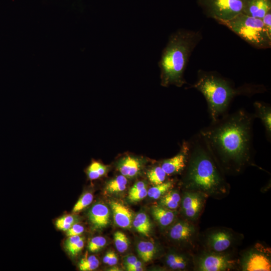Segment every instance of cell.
I'll return each mask as SVG.
<instances>
[{
	"mask_svg": "<svg viewBox=\"0 0 271 271\" xmlns=\"http://www.w3.org/2000/svg\"><path fill=\"white\" fill-rule=\"evenodd\" d=\"M253 113L244 109L223 115L199 133L224 173L237 174L253 162Z\"/></svg>",
	"mask_w": 271,
	"mask_h": 271,
	"instance_id": "cell-1",
	"label": "cell"
},
{
	"mask_svg": "<svg viewBox=\"0 0 271 271\" xmlns=\"http://www.w3.org/2000/svg\"><path fill=\"white\" fill-rule=\"evenodd\" d=\"M188 143V155L183 170L186 190L201 192L216 198L225 197L229 192V184L203 137L198 132L192 136Z\"/></svg>",
	"mask_w": 271,
	"mask_h": 271,
	"instance_id": "cell-2",
	"label": "cell"
},
{
	"mask_svg": "<svg viewBox=\"0 0 271 271\" xmlns=\"http://www.w3.org/2000/svg\"><path fill=\"white\" fill-rule=\"evenodd\" d=\"M191 87L200 91L206 99L211 121L228 113L229 105L235 96L264 91V87L260 85H247L235 88L217 72L202 70L198 71L197 80Z\"/></svg>",
	"mask_w": 271,
	"mask_h": 271,
	"instance_id": "cell-3",
	"label": "cell"
},
{
	"mask_svg": "<svg viewBox=\"0 0 271 271\" xmlns=\"http://www.w3.org/2000/svg\"><path fill=\"white\" fill-rule=\"evenodd\" d=\"M201 39L199 32L186 30H178L170 36L159 62L163 86L181 87L186 83L184 72L192 52Z\"/></svg>",
	"mask_w": 271,
	"mask_h": 271,
	"instance_id": "cell-4",
	"label": "cell"
},
{
	"mask_svg": "<svg viewBox=\"0 0 271 271\" xmlns=\"http://www.w3.org/2000/svg\"><path fill=\"white\" fill-rule=\"evenodd\" d=\"M218 23L225 26L248 44L258 49L271 46V37L267 33L261 19L243 13L234 18Z\"/></svg>",
	"mask_w": 271,
	"mask_h": 271,
	"instance_id": "cell-5",
	"label": "cell"
},
{
	"mask_svg": "<svg viewBox=\"0 0 271 271\" xmlns=\"http://www.w3.org/2000/svg\"><path fill=\"white\" fill-rule=\"evenodd\" d=\"M195 270L226 271L238 265V259L228 251L217 252L205 250L193 256Z\"/></svg>",
	"mask_w": 271,
	"mask_h": 271,
	"instance_id": "cell-6",
	"label": "cell"
},
{
	"mask_svg": "<svg viewBox=\"0 0 271 271\" xmlns=\"http://www.w3.org/2000/svg\"><path fill=\"white\" fill-rule=\"evenodd\" d=\"M245 0H198L209 18L217 22L230 20L243 13Z\"/></svg>",
	"mask_w": 271,
	"mask_h": 271,
	"instance_id": "cell-7",
	"label": "cell"
},
{
	"mask_svg": "<svg viewBox=\"0 0 271 271\" xmlns=\"http://www.w3.org/2000/svg\"><path fill=\"white\" fill-rule=\"evenodd\" d=\"M238 265L242 271H270V249L259 243L243 251L238 259Z\"/></svg>",
	"mask_w": 271,
	"mask_h": 271,
	"instance_id": "cell-8",
	"label": "cell"
},
{
	"mask_svg": "<svg viewBox=\"0 0 271 271\" xmlns=\"http://www.w3.org/2000/svg\"><path fill=\"white\" fill-rule=\"evenodd\" d=\"M233 230L225 227H217L210 229L204 236L205 250L217 252H227L241 239Z\"/></svg>",
	"mask_w": 271,
	"mask_h": 271,
	"instance_id": "cell-9",
	"label": "cell"
},
{
	"mask_svg": "<svg viewBox=\"0 0 271 271\" xmlns=\"http://www.w3.org/2000/svg\"><path fill=\"white\" fill-rule=\"evenodd\" d=\"M207 197L199 191L186 190L184 192L181 198V209L187 220L193 222L199 218Z\"/></svg>",
	"mask_w": 271,
	"mask_h": 271,
	"instance_id": "cell-10",
	"label": "cell"
},
{
	"mask_svg": "<svg viewBox=\"0 0 271 271\" xmlns=\"http://www.w3.org/2000/svg\"><path fill=\"white\" fill-rule=\"evenodd\" d=\"M197 233L193 222L186 219L174 224L170 228L168 235L173 241L193 247L197 238Z\"/></svg>",
	"mask_w": 271,
	"mask_h": 271,
	"instance_id": "cell-11",
	"label": "cell"
},
{
	"mask_svg": "<svg viewBox=\"0 0 271 271\" xmlns=\"http://www.w3.org/2000/svg\"><path fill=\"white\" fill-rule=\"evenodd\" d=\"M180 148L179 152L176 155L164 160L160 165L167 175L180 173L186 167L189 152L188 141H184Z\"/></svg>",
	"mask_w": 271,
	"mask_h": 271,
	"instance_id": "cell-12",
	"label": "cell"
},
{
	"mask_svg": "<svg viewBox=\"0 0 271 271\" xmlns=\"http://www.w3.org/2000/svg\"><path fill=\"white\" fill-rule=\"evenodd\" d=\"M110 212L104 204L97 203L93 205L88 212V218L94 229L105 227L109 223Z\"/></svg>",
	"mask_w": 271,
	"mask_h": 271,
	"instance_id": "cell-13",
	"label": "cell"
},
{
	"mask_svg": "<svg viewBox=\"0 0 271 271\" xmlns=\"http://www.w3.org/2000/svg\"><path fill=\"white\" fill-rule=\"evenodd\" d=\"M110 205L116 224L122 228L130 227L132 222V214L130 209L118 201H112Z\"/></svg>",
	"mask_w": 271,
	"mask_h": 271,
	"instance_id": "cell-14",
	"label": "cell"
},
{
	"mask_svg": "<svg viewBox=\"0 0 271 271\" xmlns=\"http://www.w3.org/2000/svg\"><path fill=\"white\" fill-rule=\"evenodd\" d=\"M271 11V0H245L243 14L262 19Z\"/></svg>",
	"mask_w": 271,
	"mask_h": 271,
	"instance_id": "cell-15",
	"label": "cell"
},
{
	"mask_svg": "<svg viewBox=\"0 0 271 271\" xmlns=\"http://www.w3.org/2000/svg\"><path fill=\"white\" fill-rule=\"evenodd\" d=\"M142 168V160L132 156L123 157L117 165V169L121 175L126 178H132L137 176L140 173Z\"/></svg>",
	"mask_w": 271,
	"mask_h": 271,
	"instance_id": "cell-16",
	"label": "cell"
},
{
	"mask_svg": "<svg viewBox=\"0 0 271 271\" xmlns=\"http://www.w3.org/2000/svg\"><path fill=\"white\" fill-rule=\"evenodd\" d=\"M165 262L173 270H186L194 267L193 256L176 252H169L166 256Z\"/></svg>",
	"mask_w": 271,
	"mask_h": 271,
	"instance_id": "cell-17",
	"label": "cell"
},
{
	"mask_svg": "<svg viewBox=\"0 0 271 271\" xmlns=\"http://www.w3.org/2000/svg\"><path fill=\"white\" fill-rule=\"evenodd\" d=\"M255 118H259L264 127L266 138L271 140V106L269 104L262 101H255L253 103Z\"/></svg>",
	"mask_w": 271,
	"mask_h": 271,
	"instance_id": "cell-18",
	"label": "cell"
},
{
	"mask_svg": "<svg viewBox=\"0 0 271 271\" xmlns=\"http://www.w3.org/2000/svg\"><path fill=\"white\" fill-rule=\"evenodd\" d=\"M151 212L155 220L163 227L172 224L176 217L174 210L168 209L159 205L153 206L151 208Z\"/></svg>",
	"mask_w": 271,
	"mask_h": 271,
	"instance_id": "cell-19",
	"label": "cell"
},
{
	"mask_svg": "<svg viewBox=\"0 0 271 271\" xmlns=\"http://www.w3.org/2000/svg\"><path fill=\"white\" fill-rule=\"evenodd\" d=\"M181 201V197L179 192L171 189L161 197L159 205L174 210L178 208Z\"/></svg>",
	"mask_w": 271,
	"mask_h": 271,
	"instance_id": "cell-20",
	"label": "cell"
},
{
	"mask_svg": "<svg viewBox=\"0 0 271 271\" xmlns=\"http://www.w3.org/2000/svg\"><path fill=\"white\" fill-rule=\"evenodd\" d=\"M132 225L140 233L149 236L151 223L147 215L144 212L138 213L132 220Z\"/></svg>",
	"mask_w": 271,
	"mask_h": 271,
	"instance_id": "cell-21",
	"label": "cell"
},
{
	"mask_svg": "<svg viewBox=\"0 0 271 271\" xmlns=\"http://www.w3.org/2000/svg\"><path fill=\"white\" fill-rule=\"evenodd\" d=\"M137 251L144 262L152 260L157 252V248L154 243L150 241H140L137 245Z\"/></svg>",
	"mask_w": 271,
	"mask_h": 271,
	"instance_id": "cell-22",
	"label": "cell"
},
{
	"mask_svg": "<svg viewBox=\"0 0 271 271\" xmlns=\"http://www.w3.org/2000/svg\"><path fill=\"white\" fill-rule=\"evenodd\" d=\"M127 183L126 178L122 175H120L107 183L105 190L109 193L122 192L126 189Z\"/></svg>",
	"mask_w": 271,
	"mask_h": 271,
	"instance_id": "cell-23",
	"label": "cell"
},
{
	"mask_svg": "<svg viewBox=\"0 0 271 271\" xmlns=\"http://www.w3.org/2000/svg\"><path fill=\"white\" fill-rule=\"evenodd\" d=\"M173 187V183L172 181H167L164 183L156 185L151 187L148 191V196L154 199H158L161 198L169 190Z\"/></svg>",
	"mask_w": 271,
	"mask_h": 271,
	"instance_id": "cell-24",
	"label": "cell"
},
{
	"mask_svg": "<svg viewBox=\"0 0 271 271\" xmlns=\"http://www.w3.org/2000/svg\"><path fill=\"white\" fill-rule=\"evenodd\" d=\"M167 175L160 166H155L149 170L147 177L151 183L156 185L165 182Z\"/></svg>",
	"mask_w": 271,
	"mask_h": 271,
	"instance_id": "cell-25",
	"label": "cell"
},
{
	"mask_svg": "<svg viewBox=\"0 0 271 271\" xmlns=\"http://www.w3.org/2000/svg\"><path fill=\"white\" fill-rule=\"evenodd\" d=\"M107 167L99 162L93 161L87 169V174L89 179L95 180L104 175Z\"/></svg>",
	"mask_w": 271,
	"mask_h": 271,
	"instance_id": "cell-26",
	"label": "cell"
},
{
	"mask_svg": "<svg viewBox=\"0 0 271 271\" xmlns=\"http://www.w3.org/2000/svg\"><path fill=\"white\" fill-rule=\"evenodd\" d=\"M99 264L98 259L94 255L85 256L81 259L79 263L80 270L91 271L96 269Z\"/></svg>",
	"mask_w": 271,
	"mask_h": 271,
	"instance_id": "cell-27",
	"label": "cell"
},
{
	"mask_svg": "<svg viewBox=\"0 0 271 271\" xmlns=\"http://www.w3.org/2000/svg\"><path fill=\"white\" fill-rule=\"evenodd\" d=\"M115 246L119 252H125L128 248L129 240L126 235L121 231H116L114 234Z\"/></svg>",
	"mask_w": 271,
	"mask_h": 271,
	"instance_id": "cell-28",
	"label": "cell"
},
{
	"mask_svg": "<svg viewBox=\"0 0 271 271\" xmlns=\"http://www.w3.org/2000/svg\"><path fill=\"white\" fill-rule=\"evenodd\" d=\"M76 218L72 215H66L56 220L55 225L60 230L67 231L76 222Z\"/></svg>",
	"mask_w": 271,
	"mask_h": 271,
	"instance_id": "cell-29",
	"label": "cell"
},
{
	"mask_svg": "<svg viewBox=\"0 0 271 271\" xmlns=\"http://www.w3.org/2000/svg\"><path fill=\"white\" fill-rule=\"evenodd\" d=\"M93 195L89 192L84 194L75 204L72 212L76 213L83 210L92 202Z\"/></svg>",
	"mask_w": 271,
	"mask_h": 271,
	"instance_id": "cell-30",
	"label": "cell"
},
{
	"mask_svg": "<svg viewBox=\"0 0 271 271\" xmlns=\"http://www.w3.org/2000/svg\"><path fill=\"white\" fill-rule=\"evenodd\" d=\"M106 243V239L103 236H97L91 238L88 244V248L91 252H96L103 247Z\"/></svg>",
	"mask_w": 271,
	"mask_h": 271,
	"instance_id": "cell-31",
	"label": "cell"
},
{
	"mask_svg": "<svg viewBox=\"0 0 271 271\" xmlns=\"http://www.w3.org/2000/svg\"><path fill=\"white\" fill-rule=\"evenodd\" d=\"M124 264L126 268L137 266H142V262L132 255H127L124 259Z\"/></svg>",
	"mask_w": 271,
	"mask_h": 271,
	"instance_id": "cell-32",
	"label": "cell"
},
{
	"mask_svg": "<svg viewBox=\"0 0 271 271\" xmlns=\"http://www.w3.org/2000/svg\"><path fill=\"white\" fill-rule=\"evenodd\" d=\"M104 263L112 266L115 265L118 261L117 255L112 251H108L103 258Z\"/></svg>",
	"mask_w": 271,
	"mask_h": 271,
	"instance_id": "cell-33",
	"label": "cell"
},
{
	"mask_svg": "<svg viewBox=\"0 0 271 271\" xmlns=\"http://www.w3.org/2000/svg\"><path fill=\"white\" fill-rule=\"evenodd\" d=\"M148 195V191L145 188L140 191L130 195H128V199L131 202H136L142 200Z\"/></svg>",
	"mask_w": 271,
	"mask_h": 271,
	"instance_id": "cell-34",
	"label": "cell"
},
{
	"mask_svg": "<svg viewBox=\"0 0 271 271\" xmlns=\"http://www.w3.org/2000/svg\"><path fill=\"white\" fill-rule=\"evenodd\" d=\"M84 228L83 226L79 224H74L69 229L67 230L68 236L79 235L84 231Z\"/></svg>",
	"mask_w": 271,
	"mask_h": 271,
	"instance_id": "cell-35",
	"label": "cell"
},
{
	"mask_svg": "<svg viewBox=\"0 0 271 271\" xmlns=\"http://www.w3.org/2000/svg\"><path fill=\"white\" fill-rule=\"evenodd\" d=\"M82 237L80 235H74L69 236L65 240L64 243L65 248L68 251L71 248L74 246Z\"/></svg>",
	"mask_w": 271,
	"mask_h": 271,
	"instance_id": "cell-36",
	"label": "cell"
},
{
	"mask_svg": "<svg viewBox=\"0 0 271 271\" xmlns=\"http://www.w3.org/2000/svg\"><path fill=\"white\" fill-rule=\"evenodd\" d=\"M84 245V238L82 237L74 246L67 251L70 255L72 256L75 255L82 249Z\"/></svg>",
	"mask_w": 271,
	"mask_h": 271,
	"instance_id": "cell-37",
	"label": "cell"
},
{
	"mask_svg": "<svg viewBox=\"0 0 271 271\" xmlns=\"http://www.w3.org/2000/svg\"><path fill=\"white\" fill-rule=\"evenodd\" d=\"M267 33L271 37V11L268 12L261 19Z\"/></svg>",
	"mask_w": 271,
	"mask_h": 271,
	"instance_id": "cell-38",
	"label": "cell"
},
{
	"mask_svg": "<svg viewBox=\"0 0 271 271\" xmlns=\"http://www.w3.org/2000/svg\"><path fill=\"white\" fill-rule=\"evenodd\" d=\"M145 188H146L145 183L143 181H138L130 189L128 195L138 192Z\"/></svg>",
	"mask_w": 271,
	"mask_h": 271,
	"instance_id": "cell-39",
	"label": "cell"
},
{
	"mask_svg": "<svg viewBox=\"0 0 271 271\" xmlns=\"http://www.w3.org/2000/svg\"><path fill=\"white\" fill-rule=\"evenodd\" d=\"M128 271H142L143 270L142 266H132L126 268Z\"/></svg>",
	"mask_w": 271,
	"mask_h": 271,
	"instance_id": "cell-40",
	"label": "cell"
},
{
	"mask_svg": "<svg viewBox=\"0 0 271 271\" xmlns=\"http://www.w3.org/2000/svg\"><path fill=\"white\" fill-rule=\"evenodd\" d=\"M109 270L111 271H118L119 270V268L116 266H113L110 268Z\"/></svg>",
	"mask_w": 271,
	"mask_h": 271,
	"instance_id": "cell-41",
	"label": "cell"
}]
</instances>
